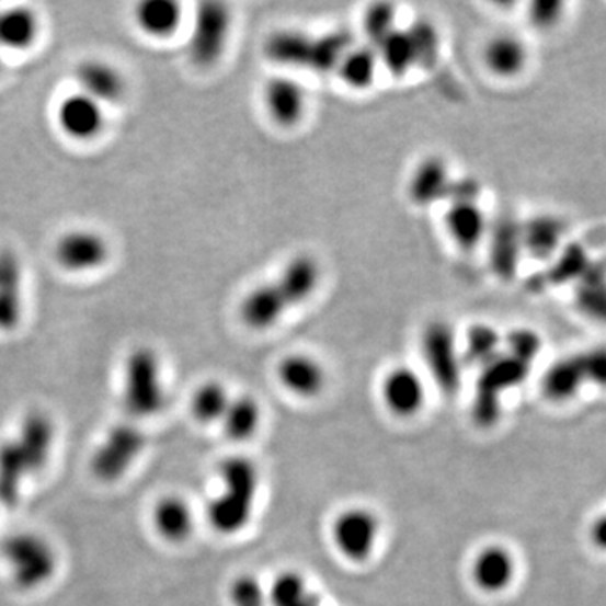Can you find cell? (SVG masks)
Returning a JSON list of instances; mask_svg holds the SVG:
<instances>
[{"label":"cell","instance_id":"1","mask_svg":"<svg viewBox=\"0 0 606 606\" xmlns=\"http://www.w3.org/2000/svg\"><path fill=\"white\" fill-rule=\"evenodd\" d=\"M221 492L207 504V523L222 536L240 533L253 516L259 495V467L248 457H229L219 467Z\"/></svg>","mask_w":606,"mask_h":606},{"label":"cell","instance_id":"2","mask_svg":"<svg viewBox=\"0 0 606 606\" xmlns=\"http://www.w3.org/2000/svg\"><path fill=\"white\" fill-rule=\"evenodd\" d=\"M122 403L134 420L157 416L168 404L162 364L153 348L140 345L125 359Z\"/></svg>","mask_w":606,"mask_h":606},{"label":"cell","instance_id":"3","mask_svg":"<svg viewBox=\"0 0 606 606\" xmlns=\"http://www.w3.org/2000/svg\"><path fill=\"white\" fill-rule=\"evenodd\" d=\"M0 552L19 590L41 588L58 570V554L52 542L31 530L11 534L0 546Z\"/></svg>","mask_w":606,"mask_h":606},{"label":"cell","instance_id":"4","mask_svg":"<svg viewBox=\"0 0 606 606\" xmlns=\"http://www.w3.org/2000/svg\"><path fill=\"white\" fill-rule=\"evenodd\" d=\"M529 364L502 351L494 361L480 369L472 403V420L482 428H491L502 413V396L517 388L529 376Z\"/></svg>","mask_w":606,"mask_h":606},{"label":"cell","instance_id":"5","mask_svg":"<svg viewBox=\"0 0 606 606\" xmlns=\"http://www.w3.org/2000/svg\"><path fill=\"white\" fill-rule=\"evenodd\" d=\"M232 15L222 2H203L194 12L187 56L199 68L218 65L228 48Z\"/></svg>","mask_w":606,"mask_h":606},{"label":"cell","instance_id":"6","mask_svg":"<svg viewBox=\"0 0 606 606\" xmlns=\"http://www.w3.org/2000/svg\"><path fill=\"white\" fill-rule=\"evenodd\" d=\"M147 438L142 428L134 423H118L112 426L99 447L91 455V473L100 482L121 480L146 448Z\"/></svg>","mask_w":606,"mask_h":606},{"label":"cell","instance_id":"7","mask_svg":"<svg viewBox=\"0 0 606 606\" xmlns=\"http://www.w3.org/2000/svg\"><path fill=\"white\" fill-rule=\"evenodd\" d=\"M422 353L433 381L445 396L457 395L461 385V353L450 323L433 320L422 334Z\"/></svg>","mask_w":606,"mask_h":606},{"label":"cell","instance_id":"8","mask_svg":"<svg viewBox=\"0 0 606 606\" xmlns=\"http://www.w3.org/2000/svg\"><path fill=\"white\" fill-rule=\"evenodd\" d=\"M381 523L370 508H345L332 524V539L344 558L363 563L375 551Z\"/></svg>","mask_w":606,"mask_h":606},{"label":"cell","instance_id":"9","mask_svg":"<svg viewBox=\"0 0 606 606\" xmlns=\"http://www.w3.org/2000/svg\"><path fill=\"white\" fill-rule=\"evenodd\" d=\"M53 256L65 272H95L108 262L110 243L95 229H71L56 240Z\"/></svg>","mask_w":606,"mask_h":606},{"label":"cell","instance_id":"10","mask_svg":"<svg viewBox=\"0 0 606 606\" xmlns=\"http://www.w3.org/2000/svg\"><path fill=\"white\" fill-rule=\"evenodd\" d=\"M56 124L65 137L77 142H90L105 128V106L83 95L81 91H75L59 100L56 106Z\"/></svg>","mask_w":606,"mask_h":606},{"label":"cell","instance_id":"11","mask_svg":"<svg viewBox=\"0 0 606 606\" xmlns=\"http://www.w3.org/2000/svg\"><path fill=\"white\" fill-rule=\"evenodd\" d=\"M263 106L273 124L294 128L307 112V93L298 81L290 77H273L263 87Z\"/></svg>","mask_w":606,"mask_h":606},{"label":"cell","instance_id":"12","mask_svg":"<svg viewBox=\"0 0 606 606\" xmlns=\"http://www.w3.org/2000/svg\"><path fill=\"white\" fill-rule=\"evenodd\" d=\"M381 396L395 416L411 418L425 407V381L413 367L396 366L382 379Z\"/></svg>","mask_w":606,"mask_h":606},{"label":"cell","instance_id":"13","mask_svg":"<svg viewBox=\"0 0 606 606\" xmlns=\"http://www.w3.org/2000/svg\"><path fill=\"white\" fill-rule=\"evenodd\" d=\"M485 240H489V260L491 268L499 278L508 282L514 278L519 268L523 254L521 240V221L514 216H499L498 221L489 226Z\"/></svg>","mask_w":606,"mask_h":606},{"label":"cell","instance_id":"14","mask_svg":"<svg viewBox=\"0 0 606 606\" xmlns=\"http://www.w3.org/2000/svg\"><path fill=\"white\" fill-rule=\"evenodd\" d=\"M75 80L80 88L78 91L103 106L122 102L127 93V80L122 69L103 59H87L78 65Z\"/></svg>","mask_w":606,"mask_h":606},{"label":"cell","instance_id":"15","mask_svg":"<svg viewBox=\"0 0 606 606\" xmlns=\"http://www.w3.org/2000/svg\"><path fill=\"white\" fill-rule=\"evenodd\" d=\"M320 279H322V268L317 259H313L312 254L300 253L294 254L282 266L273 282L291 309V307L304 306L316 295L320 287Z\"/></svg>","mask_w":606,"mask_h":606},{"label":"cell","instance_id":"16","mask_svg":"<svg viewBox=\"0 0 606 606\" xmlns=\"http://www.w3.org/2000/svg\"><path fill=\"white\" fill-rule=\"evenodd\" d=\"M276 378L288 392L312 400L328 386V370L319 359L309 354L295 353L279 361Z\"/></svg>","mask_w":606,"mask_h":606},{"label":"cell","instance_id":"17","mask_svg":"<svg viewBox=\"0 0 606 606\" xmlns=\"http://www.w3.org/2000/svg\"><path fill=\"white\" fill-rule=\"evenodd\" d=\"M284 295L279 294L275 282H265L251 288L240 304L241 322L251 331H268L275 328L288 312Z\"/></svg>","mask_w":606,"mask_h":606},{"label":"cell","instance_id":"18","mask_svg":"<svg viewBox=\"0 0 606 606\" xmlns=\"http://www.w3.org/2000/svg\"><path fill=\"white\" fill-rule=\"evenodd\" d=\"M451 172L445 159L438 156L425 157L418 162L408 181V197L418 207H428L447 199Z\"/></svg>","mask_w":606,"mask_h":606},{"label":"cell","instance_id":"19","mask_svg":"<svg viewBox=\"0 0 606 606\" xmlns=\"http://www.w3.org/2000/svg\"><path fill=\"white\" fill-rule=\"evenodd\" d=\"M150 519L160 538L172 545L187 541L196 529L193 507L181 495L169 494L160 498L153 504Z\"/></svg>","mask_w":606,"mask_h":606},{"label":"cell","instance_id":"20","mask_svg":"<svg viewBox=\"0 0 606 606\" xmlns=\"http://www.w3.org/2000/svg\"><path fill=\"white\" fill-rule=\"evenodd\" d=\"M443 222L448 237L464 251L476 250L485 240L491 226L479 203L448 204Z\"/></svg>","mask_w":606,"mask_h":606},{"label":"cell","instance_id":"21","mask_svg":"<svg viewBox=\"0 0 606 606\" xmlns=\"http://www.w3.org/2000/svg\"><path fill=\"white\" fill-rule=\"evenodd\" d=\"M567 225L554 215H536L521 222L524 253L534 260H551L561 250Z\"/></svg>","mask_w":606,"mask_h":606},{"label":"cell","instance_id":"22","mask_svg":"<svg viewBox=\"0 0 606 606\" xmlns=\"http://www.w3.org/2000/svg\"><path fill=\"white\" fill-rule=\"evenodd\" d=\"M516 576V559L504 546L483 548L473 559V583L485 593H501Z\"/></svg>","mask_w":606,"mask_h":606},{"label":"cell","instance_id":"23","mask_svg":"<svg viewBox=\"0 0 606 606\" xmlns=\"http://www.w3.org/2000/svg\"><path fill=\"white\" fill-rule=\"evenodd\" d=\"M14 439L26 457L33 473L39 472L52 457L53 445H55V425L46 414H27Z\"/></svg>","mask_w":606,"mask_h":606},{"label":"cell","instance_id":"24","mask_svg":"<svg viewBox=\"0 0 606 606\" xmlns=\"http://www.w3.org/2000/svg\"><path fill=\"white\" fill-rule=\"evenodd\" d=\"M41 34V19L26 5L0 9V52H26Z\"/></svg>","mask_w":606,"mask_h":606},{"label":"cell","instance_id":"25","mask_svg":"<svg viewBox=\"0 0 606 606\" xmlns=\"http://www.w3.org/2000/svg\"><path fill=\"white\" fill-rule=\"evenodd\" d=\"M182 4L174 0H146L135 9V24L150 39H169L181 30Z\"/></svg>","mask_w":606,"mask_h":606},{"label":"cell","instance_id":"26","mask_svg":"<svg viewBox=\"0 0 606 606\" xmlns=\"http://www.w3.org/2000/svg\"><path fill=\"white\" fill-rule=\"evenodd\" d=\"M585 385V367H583L581 354L578 353L551 364L542 376L541 388L548 400L563 403L576 396L581 386Z\"/></svg>","mask_w":606,"mask_h":606},{"label":"cell","instance_id":"27","mask_svg":"<svg viewBox=\"0 0 606 606\" xmlns=\"http://www.w3.org/2000/svg\"><path fill=\"white\" fill-rule=\"evenodd\" d=\"M312 46L313 36L301 31L282 30L266 37L263 53L276 65L309 69Z\"/></svg>","mask_w":606,"mask_h":606},{"label":"cell","instance_id":"28","mask_svg":"<svg viewBox=\"0 0 606 606\" xmlns=\"http://www.w3.org/2000/svg\"><path fill=\"white\" fill-rule=\"evenodd\" d=\"M483 62L495 77H517L526 69V44L519 37L511 36V34H499L485 44Z\"/></svg>","mask_w":606,"mask_h":606},{"label":"cell","instance_id":"29","mask_svg":"<svg viewBox=\"0 0 606 606\" xmlns=\"http://www.w3.org/2000/svg\"><path fill=\"white\" fill-rule=\"evenodd\" d=\"M378 52L370 46H353L339 62L335 73L345 87L353 90H367L373 87L378 73Z\"/></svg>","mask_w":606,"mask_h":606},{"label":"cell","instance_id":"30","mask_svg":"<svg viewBox=\"0 0 606 606\" xmlns=\"http://www.w3.org/2000/svg\"><path fill=\"white\" fill-rule=\"evenodd\" d=\"M263 411L253 396L243 395L232 398L222 416L221 425L226 436L235 442H244L259 432L262 425Z\"/></svg>","mask_w":606,"mask_h":606},{"label":"cell","instance_id":"31","mask_svg":"<svg viewBox=\"0 0 606 606\" xmlns=\"http://www.w3.org/2000/svg\"><path fill=\"white\" fill-rule=\"evenodd\" d=\"M554 259L548 272L542 273L541 284L538 285V288H542L545 285L559 287V285L573 284V282L578 284L581 276L585 275L586 270L592 265L585 247L580 243H568L563 250H559Z\"/></svg>","mask_w":606,"mask_h":606},{"label":"cell","instance_id":"32","mask_svg":"<svg viewBox=\"0 0 606 606\" xmlns=\"http://www.w3.org/2000/svg\"><path fill=\"white\" fill-rule=\"evenodd\" d=\"M578 309L592 319L606 322V266L592 262L585 275L576 284Z\"/></svg>","mask_w":606,"mask_h":606},{"label":"cell","instance_id":"33","mask_svg":"<svg viewBox=\"0 0 606 606\" xmlns=\"http://www.w3.org/2000/svg\"><path fill=\"white\" fill-rule=\"evenodd\" d=\"M502 353V338L492 325L473 323L465 334L461 361L482 369Z\"/></svg>","mask_w":606,"mask_h":606},{"label":"cell","instance_id":"34","mask_svg":"<svg viewBox=\"0 0 606 606\" xmlns=\"http://www.w3.org/2000/svg\"><path fill=\"white\" fill-rule=\"evenodd\" d=\"M379 65L385 66L392 77L401 78L416 68V56H414L413 43L407 30L392 31L378 48Z\"/></svg>","mask_w":606,"mask_h":606},{"label":"cell","instance_id":"35","mask_svg":"<svg viewBox=\"0 0 606 606\" xmlns=\"http://www.w3.org/2000/svg\"><path fill=\"white\" fill-rule=\"evenodd\" d=\"M231 396L222 382L206 381L194 391L191 398V413L196 418L197 422L209 425V423H221Z\"/></svg>","mask_w":606,"mask_h":606},{"label":"cell","instance_id":"36","mask_svg":"<svg viewBox=\"0 0 606 606\" xmlns=\"http://www.w3.org/2000/svg\"><path fill=\"white\" fill-rule=\"evenodd\" d=\"M353 46V37L344 30L332 31V33L322 34V36H313L309 69H313L317 73L335 71L345 53Z\"/></svg>","mask_w":606,"mask_h":606},{"label":"cell","instance_id":"37","mask_svg":"<svg viewBox=\"0 0 606 606\" xmlns=\"http://www.w3.org/2000/svg\"><path fill=\"white\" fill-rule=\"evenodd\" d=\"M413 43L416 68L432 69L438 62L442 53V37L438 30L426 19L414 21L407 27Z\"/></svg>","mask_w":606,"mask_h":606},{"label":"cell","instance_id":"38","mask_svg":"<svg viewBox=\"0 0 606 606\" xmlns=\"http://www.w3.org/2000/svg\"><path fill=\"white\" fill-rule=\"evenodd\" d=\"M398 11L395 4L388 2H379L367 8L363 15V31L366 36L367 46L378 48L379 44L398 30Z\"/></svg>","mask_w":606,"mask_h":606},{"label":"cell","instance_id":"39","mask_svg":"<svg viewBox=\"0 0 606 606\" xmlns=\"http://www.w3.org/2000/svg\"><path fill=\"white\" fill-rule=\"evenodd\" d=\"M309 593L306 578L297 571H284L270 585L268 603L272 606H291Z\"/></svg>","mask_w":606,"mask_h":606},{"label":"cell","instance_id":"40","mask_svg":"<svg viewBox=\"0 0 606 606\" xmlns=\"http://www.w3.org/2000/svg\"><path fill=\"white\" fill-rule=\"evenodd\" d=\"M504 345L508 356L533 366L534 359L541 354L542 339L533 329H514L505 335Z\"/></svg>","mask_w":606,"mask_h":606},{"label":"cell","instance_id":"41","mask_svg":"<svg viewBox=\"0 0 606 606\" xmlns=\"http://www.w3.org/2000/svg\"><path fill=\"white\" fill-rule=\"evenodd\" d=\"M229 599L232 606H266L268 592L259 578L243 574L229 586Z\"/></svg>","mask_w":606,"mask_h":606},{"label":"cell","instance_id":"42","mask_svg":"<svg viewBox=\"0 0 606 606\" xmlns=\"http://www.w3.org/2000/svg\"><path fill=\"white\" fill-rule=\"evenodd\" d=\"M21 317V284H0V331H14Z\"/></svg>","mask_w":606,"mask_h":606},{"label":"cell","instance_id":"43","mask_svg":"<svg viewBox=\"0 0 606 606\" xmlns=\"http://www.w3.org/2000/svg\"><path fill=\"white\" fill-rule=\"evenodd\" d=\"M563 9L558 0H536L529 5V21L538 30H551L563 18Z\"/></svg>","mask_w":606,"mask_h":606},{"label":"cell","instance_id":"44","mask_svg":"<svg viewBox=\"0 0 606 606\" xmlns=\"http://www.w3.org/2000/svg\"><path fill=\"white\" fill-rule=\"evenodd\" d=\"M585 367L586 382L606 388V345H596L581 353Z\"/></svg>","mask_w":606,"mask_h":606},{"label":"cell","instance_id":"45","mask_svg":"<svg viewBox=\"0 0 606 606\" xmlns=\"http://www.w3.org/2000/svg\"><path fill=\"white\" fill-rule=\"evenodd\" d=\"M480 194H482V185H480L479 179L472 178V175H460V178H454L448 187L447 203H479Z\"/></svg>","mask_w":606,"mask_h":606},{"label":"cell","instance_id":"46","mask_svg":"<svg viewBox=\"0 0 606 606\" xmlns=\"http://www.w3.org/2000/svg\"><path fill=\"white\" fill-rule=\"evenodd\" d=\"M0 284H21V266L11 251H0Z\"/></svg>","mask_w":606,"mask_h":606},{"label":"cell","instance_id":"47","mask_svg":"<svg viewBox=\"0 0 606 606\" xmlns=\"http://www.w3.org/2000/svg\"><path fill=\"white\" fill-rule=\"evenodd\" d=\"M590 538H592L595 548L606 551V514H603L593 523L592 529H590Z\"/></svg>","mask_w":606,"mask_h":606},{"label":"cell","instance_id":"48","mask_svg":"<svg viewBox=\"0 0 606 606\" xmlns=\"http://www.w3.org/2000/svg\"><path fill=\"white\" fill-rule=\"evenodd\" d=\"M291 606H320V602L319 598L310 592L309 595L304 596L300 602L294 603Z\"/></svg>","mask_w":606,"mask_h":606},{"label":"cell","instance_id":"49","mask_svg":"<svg viewBox=\"0 0 606 606\" xmlns=\"http://www.w3.org/2000/svg\"><path fill=\"white\" fill-rule=\"evenodd\" d=\"M2 66H4V62H2V52H0V69H2Z\"/></svg>","mask_w":606,"mask_h":606},{"label":"cell","instance_id":"50","mask_svg":"<svg viewBox=\"0 0 606 606\" xmlns=\"http://www.w3.org/2000/svg\"><path fill=\"white\" fill-rule=\"evenodd\" d=\"M603 263H605V266H606V260H605V262H603Z\"/></svg>","mask_w":606,"mask_h":606}]
</instances>
